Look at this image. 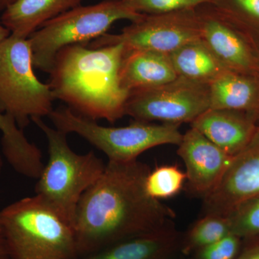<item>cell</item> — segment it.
I'll return each mask as SVG.
<instances>
[{
    "label": "cell",
    "mask_w": 259,
    "mask_h": 259,
    "mask_svg": "<svg viewBox=\"0 0 259 259\" xmlns=\"http://www.w3.org/2000/svg\"><path fill=\"white\" fill-rule=\"evenodd\" d=\"M151 170L138 159L107 162L76 208L73 229L79 258L174 222L175 210L146 192Z\"/></svg>",
    "instance_id": "1"
},
{
    "label": "cell",
    "mask_w": 259,
    "mask_h": 259,
    "mask_svg": "<svg viewBox=\"0 0 259 259\" xmlns=\"http://www.w3.org/2000/svg\"><path fill=\"white\" fill-rule=\"evenodd\" d=\"M125 48L121 44L91 49L83 44L63 48L49 75L55 100L83 117L115 123L125 115L129 93L121 86Z\"/></svg>",
    "instance_id": "2"
},
{
    "label": "cell",
    "mask_w": 259,
    "mask_h": 259,
    "mask_svg": "<svg viewBox=\"0 0 259 259\" xmlns=\"http://www.w3.org/2000/svg\"><path fill=\"white\" fill-rule=\"evenodd\" d=\"M31 121L45 135L49 146V161L37 180L35 195L73 227L80 199L101 176L106 163L93 151L74 152L67 134L51 127L42 117Z\"/></svg>",
    "instance_id": "3"
},
{
    "label": "cell",
    "mask_w": 259,
    "mask_h": 259,
    "mask_svg": "<svg viewBox=\"0 0 259 259\" xmlns=\"http://www.w3.org/2000/svg\"><path fill=\"white\" fill-rule=\"evenodd\" d=\"M9 259H78L73 227L36 195L0 211Z\"/></svg>",
    "instance_id": "4"
},
{
    "label": "cell",
    "mask_w": 259,
    "mask_h": 259,
    "mask_svg": "<svg viewBox=\"0 0 259 259\" xmlns=\"http://www.w3.org/2000/svg\"><path fill=\"white\" fill-rule=\"evenodd\" d=\"M143 15L131 10L122 0H104L73 8L42 24L28 37L34 68L49 74L56 54L63 48L85 45L107 33L115 22H134Z\"/></svg>",
    "instance_id": "5"
},
{
    "label": "cell",
    "mask_w": 259,
    "mask_h": 259,
    "mask_svg": "<svg viewBox=\"0 0 259 259\" xmlns=\"http://www.w3.org/2000/svg\"><path fill=\"white\" fill-rule=\"evenodd\" d=\"M56 128L79 135L106 155L108 161L128 162L156 146H179L183 134L180 125L134 121L122 127H107L79 115L69 107H60L49 116Z\"/></svg>",
    "instance_id": "6"
},
{
    "label": "cell",
    "mask_w": 259,
    "mask_h": 259,
    "mask_svg": "<svg viewBox=\"0 0 259 259\" xmlns=\"http://www.w3.org/2000/svg\"><path fill=\"white\" fill-rule=\"evenodd\" d=\"M34 69L28 38L10 34L0 41V111L22 129L32 117H49L54 110L49 83L40 81Z\"/></svg>",
    "instance_id": "7"
},
{
    "label": "cell",
    "mask_w": 259,
    "mask_h": 259,
    "mask_svg": "<svg viewBox=\"0 0 259 259\" xmlns=\"http://www.w3.org/2000/svg\"><path fill=\"white\" fill-rule=\"evenodd\" d=\"M210 108V85L178 76L158 86L132 92L125 107V115L134 121L180 125L192 123Z\"/></svg>",
    "instance_id": "8"
},
{
    "label": "cell",
    "mask_w": 259,
    "mask_h": 259,
    "mask_svg": "<svg viewBox=\"0 0 259 259\" xmlns=\"http://www.w3.org/2000/svg\"><path fill=\"white\" fill-rule=\"evenodd\" d=\"M201 37L198 10L146 15L131 22L120 33H106L90 44L91 49L121 44L125 51H151L170 54Z\"/></svg>",
    "instance_id": "9"
},
{
    "label": "cell",
    "mask_w": 259,
    "mask_h": 259,
    "mask_svg": "<svg viewBox=\"0 0 259 259\" xmlns=\"http://www.w3.org/2000/svg\"><path fill=\"white\" fill-rule=\"evenodd\" d=\"M201 39L229 71L259 76L256 40L243 29L227 20L211 5L197 8Z\"/></svg>",
    "instance_id": "10"
},
{
    "label": "cell",
    "mask_w": 259,
    "mask_h": 259,
    "mask_svg": "<svg viewBox=\"0 0 259 259\" xmlns=\"http://www.w3.org/2000/svg\"><path fill=\"white\" fill-rule=\"evenodd\" d=\"M258 197L259 124L250 142L232 158L215 188L202 199V215L228 216L241 204Z\"/></svg>",
    "instance_id": "11"
},
{
    "label": "cell",
    "mask_w": 259,
    "mask_h": 259,
    "mask_svg": "<svg viewBox=\"0 0 259 259\" xmlns=\"http://www.w3.org/2000/svg\"><path fill=\"white\" fill-rule=\"evenodd\" d=\"M177 154L186 166L187 191L204 199L219 183L233 156L191 127L182 136Z\"/></svg>",
    "instance_id": "12"
},
{
    "label": "cell",
    "mask_w": 259,
    "mask_h": 259,
    "mask_svg": "<svg viewBox=\"0 0 259 259\" xmlns=\"http://www.w3.org/2000/svg\"><path fill=\"white\" fill-rule=\"evenodd\" d=\"M258 123L245 112L209 108L191 123L213 144L231 156L242 151L253 137Z\"/></svg>",
    "instance_id": "13"
},
{
    "label": "cell",
    "mask_w": 259,
    "mask_h": 259,
    "mask_svg": "<svg viewBox=\"0 0 259 259\" xmlns=\"http://www.w3.org/2000/svg\"><path fill=\"white\" fill-rule=\"evenodd\" d=\"M182 238L173 222L78 259H180Z\"/></svg>",
    "instance_id": "14"
},
{
    "label": "cell",
    "mask_w": 259,
    "mask_h": 259,
    "mask_svg": "<svg viewBox=\"0 0 259 259\" xmlns=\"http://www.w3.org/2000/svg\"><path fill=\"white\" fill-rule=\"evenodd\" d=\"M178 77L168 54L151 51H125L121 86L127 93L157 88Z\"/></svg>",
    "instance_id": "15"
},
{
    "label": "cell",
    "mask_w": 259,
    "mask_h": 259,
    "mask_svg": "<svg viewBox=\"0 0 259 259\" xmlns=\"http://www.w3.org/2000/svg\"><path fill=\"white\" fill-rule=\"evenodd\" d=\"M83 0H17L3 10L0 21L15 36L28 38L49 20L81 5Z\"/></svg>",
    "instance_id": "16"
},
{
    "label": "cell",
    "mask_w": 259,
    "mask_h": 259,
    "mask_svg": "<svg viewBox=\"0 0 259 259\" xmlns=\"http://www.w3.org/2000/svg\"><path fill=\"white\" fill-rule=\"evenodd\" d=\"M210 108L245 112L259 122V76L229 71L210 84Z\"/></svg>",
    "instance_id": "17"
},
{
    "label": "cell",
    "mask_w": 259,
    "mask_h": 259,
    "mask_svg": "<svg viewBox=\"0 0 259 259\" xmlns=\"http://www.w3.org/2000/svg\"><path fill=\"white\" fill-rule=\"evenodd\" d=\"M177 76L210 85L229 71L202 39L187 42L168 54Z\"/></svg>",
    "instance_id": "18"
},
{
    "label": "cell",
    "mask_w": 259,
    "mask_h": 259,
    "mask_svg": "<svg viewBox=\"0 0 259 259\" xmlns=\"http://www.w3.org/2000/svg\"><path fill=\"white\" fill-rule=\"evenodd\" d=\"M231 233V223L228 216L203 214L183 233L182 254L191 255Z\"/></svg>",
    "instance_id": "19"
},
{
    "label": "cell",
    "mask_w": 259,
    "mask_h": 259,
    "mask_svg": "<svg viewBox=\"0 0 259 259\" xmlns=\"http://www.w3.org/2000/svg\"><path fill=\"white\" fill-rule=\"evenodd\" d=\"M187 182V175L177 165L156 167L148 173L145 189L150 197L161 200L177 195Z\"/></svg>",
    "instance_id": "20"
},
{
    "label": "cell",
    "mask_w": 259,
    "mask_h": 259,
    "mask_svg": "<svg viewBox=\"0 0 259 259\" xmlns=\"http://www.w3.org/2000/svg\"><path fill=\"white\" fill-rule=\"evenodd\" d=\"M213 8L227 20L259 39V0H217Z\"/></svg>",
    "instance_id": "21"
},
{
    "label": "cell",
    "mask_w": 259,
    "mask_h": 259,
    "mask_svg": "<svg viewBox=\"0 0 259 259\" xmlns=\"http://www.w3.org/2000/svg\"><path fill=\"white\" fill-rule=\"evenodd\" d=\"M228 217L233 234L243 240L259 236V197L241 204Z\"/></svg>",
    "instance_id": "22"
},
{
    "label": "cell",
    "mask_w": 259,
    "mask_h": 259,
    "mask_svg": "<svg viewBox=\"0 0 259 259\" xmlns=\"http://www.w3.org/2000/svg\"><path fill=\"white\" fill-rule=\"evenodd\" d=\"M131 10L141 14L155 15L195 9L214 5L217 0H122Z\"/></svg>",
    "instance_id": "23"
},
{
    "label": "cell",
    "mask_w": 259,
    "mask_h": 259,
    "mask_svg": "<svg viewBox=\"0 0 259 259\" xmlns=\"http://www.w3.org/2000/svg\"><path fill=\"white\" fill-rule=\"evenodd\" d=\"M242 245L243 239L231 233L220 241L197 250L191 255V259H236Z\"/></svg>",
    "instance_id": "24"
},
{
    "label": "cell",
    "mask_w": 259,
    "mask_h": 259,
    "mask_svg": "<svg viewBox=\"0 0 259 259\" xmlns=\"http://www.w3.org/2000/svg\"><path fill=\"white\" fill-rule=\"evenodd\" d=\"M236 259H259V236L243 240V245Z\"/></svg>",
    "instance_id": "25"
},
{
    "label": "cell",
    "mask_w": 259,
    "mask_h": 259,
    "mask_svg": "<svg viewBox=\"0 0 259 259\" xmlns=\"http://www.w3.org/2000/svg\"><path fill=\"white\" fill-rule=\"evenodd\" d=\"M18 126L13 117L0 111V131L3 137L10 138L14 136L18 131Z\"/></svg>",
    "instance_id": "26"
},
{
    "label": "cell",
    "mask_w": 259,
    "mask_h": 259,
    "mask_svg": "<svg viewBox=\"0 0 259 259\" xmlns=\"http://www.w3.org/2000/svg\"><path fill=\"white\" fill-rule=\"evenodd\" d=\"M0 259H9L3 227L0 224Z\"/></svg>",
    "instance_id": "27"
},
{
    "label": "cell",
    "mask_w": 259,
    "mask_h": 259,
    "mask_svg": "<svg viewBox=\"0 0 259 259\" xmlns=\"http://www.w3.org/2000/svg\"><path fill=\"white\" fill-rule=\"evenodd\" d=\"M10 35V32L8 30L3 24L0 21V41L4 40V39L8 37Z\"/></svg>",
    "instance_id": "28"
},
{
    "label": "cell",
    "mask_w": 259,
    "mask_h": 259,
    "mask_svg": "<svg viewBox=\"0 0 259 259\" xmlns=\"http://www.w3.org/2000/svg\"><path fill=\"white\" fill-rule=\"evenodd\" d=\"M16 1L17 0H0V12H3Z\"/></svg>",
    "instance_id": "29"
},
{
    "label": "cell",
    "mask_w": 259,
    "mask_h": 259,
    "mask_svg": "<svg viewBox=\"0 0 259 259\" xmlns=\"http://www.w3.org/2000/svg\"><path fill=\"white\" fill-rule=\"evenodd\" d=\"M3 167V154L2 152L1 146H0V176H1L2 171Z\"/></svg>",
    "instance_id": "30"
},
{
    "label": "cell",
    "mask_w": 259,
    "mask_h": 259,
    "mask_svg": "<svg viewBox=\"0 0 259 259\" xmlns=\"http://www.w3.org/2000/svg\"><path fill=\"white\" fill-rule=\"evenodd\" d=\"M257 48H258V52L259 55V39H256Z\"/></svg>",
    "instance_id": "31"
},
{
    "label": "cell",
    "mask_w": 259,
    "mask_h": 259,
    "mask_svg": "<svg viewBox=\"0 0 259 259\" xmlns=\"http://www.w3.org/2000/svg\"><path fill=\"white\" fill-rule=\"evenodd\" d=\"M258 124H259V122H258Z\"/></svg>",
    "instance_id": "32"
}]
</instances>
